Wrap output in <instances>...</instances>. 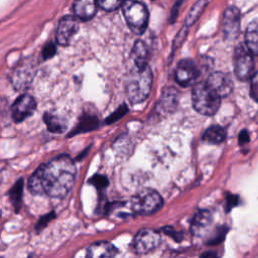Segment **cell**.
Segmentation results:
<instances>
[{"mask_svg":"<svg viewBox=\"0 0 258 258\" xmlns=\"http://www.w3.org/2000/svg\"><path fill=\"white\" fill-rule=\"evenodd\" d=\"M36 69L32 63L23 62L14 69L11 75V83L16 90H22L27 88L35 75Z\"/></svg>","mask_w":258,"mask_h":258,"instance_id":"12","label":"cell"},{"mask_svg":"<svg viewBox=\"0 0 258 258\" xmlns=\"http://www.w3.org/2000/svg\"><path fill=\"white\" fill-rule=\"evenodd\" d=\"M118 253L117 248L106 241L96 242L87 248L88 257H113Z\"/></svg>","mask_w":258,"mask_h":258,"instance_id":"16","label":"cell"},{"mask_svg":"<svg viewBox=\"0 0 258 258\" xmlns=\"http://www.w3.org/2000/svg\"><path fill=\"white\" fill-rule=\"evenodd\" d=\"M251 95L253 99L258 102V73L254 74L251 78Z\"/></svg>","mask_w":258,"mask_h":258,"instance_id":"31","label":"cell"},{"mask_svg":"<svg viewBox=\"0 0 258 258\" xmlns=\"http://www.w3.org/2000/svg\"><path fill=\"white\" fill-rule=\"evenodd\" d=\"M238 139H239V144H240L241 146H243V145H245V144H248L249 141H250V136H249L248 131H247V130H242V131L240 132V134H239Z\"/></svg>","mask_w":258,"mask_h":258,"instance_id":"35","label":"cell"},{"mask_svg":"<svg viewBox=\"0 0 258 258\" xmlns=\"http://www.w3.org/2000/svg\"><path fill=\"white\" fill-rule=\"evenodd\" d=\"M80 28L79 19L74 15H66L58 21L55 39L59 45H69L73 37L77 34Z\"/></svg>","mask_w":258,"mask_h":258,"instance_id":"8","label":"cell"},{"mask_svg":"<svg viewBox=\"0 0 258 258\" xmlns=\"http://www.w3.org/2000/svg\"><path fill=\"white\" fill-rule=\"evenodd\" d=\"M153 76L148 64L136 66L131 69L126 80V95L133 104H138L147 99L151 92Z\"/></svg>","mask_w":258,"mask_h":258,"instance_id":"2","label":"cell"},{"mask_svg":"<svg viewBox=\"0 0 258 258\" xmlns=\"http://www.w3.org/2000/svg\"><path fill=\"white\" fill-rule=\"evenodd\" d=\"M200 76V71L194 60L181 59L175 71V80L181 87H188L195 84Z\"/></svg>","mask_w":258,"mask_h":258,"instance_id":"10","label":"cell"},{"mask_svg":"<svg viewBox=\"0 0 258 258\" xmlns=\"http://www.w3.org/2000/svg\"><path fill=\"white\" fill-rule=\"evenodd\" d=\"M227 136L226 130L219 125H213L209 127L203 134V140L213 144H219L225 141Z\"/></svg>","mask_w":258,"mask_h":258,"instance_id":"20","label":"cell"},{"mask_svg":"<svg viewBox=\"0 0 258 258\" xmlns=\"http://www.w3.org/2000/svg\"><path fill=\"white\" fill-rule=\"evenodd\" d=\"M222 30L228 40H234L240 31V11L236 7H228L223 14Z\"/></svg>","mask_w":258,"mask_h":258,"instance_id":"11","label":"cell"},{"mask_svg":"<svg viewBox=\"0 0 258 258\" xmlns=\"http://www.w3.org/2000/svg\"><path fill=\"white\" fill-rule=\"evenodd\" d=\"M187 31H188V26H186L185 24L181 27V29L178 31V33L176 34V37L173 41V50L176 48V46L178 47L182 41L185 39L186 35H187Z\"/></svg>","mask_w":258,"mask_h":258,"instance_id":"30","label":"cell"},{"mask_svg":"<svg viewBox=\"0 0 258 258\" xmlns=\"http://www.w3.org/2000/svg\"><path fill=\"white\" fill-rule=\"evenodd\" d=\"M192 106L202 115H214L220 108L221 97L208 85L207 82L197 83L191 91Z\"/></svg>","mask_w":258,"mask_h":258,"instance_id":"3","label":"cell"},{"mask_svg":"<svg viewBox=\"0 0 258 258\" xmlns=\"http://www.w3.org/2000/svg\"><path fill=\"white\" fill-rule=\"evenodd\" d=\"M161 242L160 234L150 228L141 229L134 237L133 249L137 254H145L156 249Z\"/></svg>","mask_w":258,"mask_h":258,"instance_id":"7","label":"cell"},{"mask_svg":"<svg viewBox=\"0 0 258 258\" xmlns=\"http://www.w3.org/2000/svg\"><path fill=\"white\" fill-rule=\"evenodd\" d=\"M76 165L67 154H60L41 164L28 179V189L34 195L54 199L64 198L76 179Z\"/></svg>","mask_w":258,"mask_h":258,"instance_id":"1","label":"cell"},{"mask_svg":"<svg viewBox=\"0 0 258 258\" xmlns=\"http://www.w3.org/2000/svg\"><path fill=\"white\" fill-rule=\"evenodd\" d=\"M183 0H176L174 5L172 6V9H171V12H170V15H169V22L170 23H173L178 15V10L182 4Z\"/></svg>","mask_w":258,"mask_h":258,"instance_id":"32","label":"cell"},{"mask_svg":"<svg viewBox=\"0 0 258 258\" xmlns=\"http://www.w3.org/2000/svg\"><path fill=\"white\" fill-rule=\"evenodd\" d=\"M56 52V46L55 44L52 42V41H49L47 42L43 48H42V52H41V55H42V58L43 59H48L50 57H52Z\"/></svg>","mask_w":258,"mask_h":258,"instance_id":"28","label":"cell"},{"mask_svg":"<svg viewBox=\"0 0 258 258\" xmlns=\"http://www.w3.org/2000/svg\"><path fill=\"white\" fill-rule=\"evenodd\" d=\"M225 234H226V229H225V228H220V229H218V230L212 235V237L208 240L207 244H209V245H216V244L220 243V242L224 239Z\"/></svg>","mask_w":258,"mask_h":258,"instance_id":"29","label":"cell"},{"mask_svg":"<svg viewBox=\"0 0 258 258\" xmlns=\"http://www.w3.org/2000/svg\"><path fill=\"white\" fill-rule=\"evenodd\" d=\"M245 42L250 51L258 55V19L249 23L245 33Z\"/></svg>","mask_w":258,"mask_h":258,"instance_id":"18","label":"cell"},{"mask_svg":"<svg viewBox=\"0 0 258 258\" xmlns=\"http://www.w3.org/2000/svg\"><path fill=\"white\" fill-rule=\"evenodd\" d=\"M43 121L47 129L52 133H62L67 128L66 122L61 118L48 112L43 115Z\"/></svg>","mask_w":258,"mask_h":258,"instance_id":"21","label":"cell"},{"mask_svg":"<svg viewBox=\"0 0 258 258\" xmlns=\"http://www.w3.org/2000/svg\"><path fill=\"white\" fill-rule=\"evenodd\" d=\"M207 83L221 98L228 97L233 91L232 79L226 73L215 72L211 74Z\"/></svg>","mask_w":258,"mask_h":258,"instance_id":"13","label":"cell"},{"mask_svg":"<svg viewBox=\"0 0 258 258\" xmlns=\"http://www.w3.org/2000/svg\"><path fill=\"white\" fill-rule=\"evenodd\" d=\"M23 179L19 178L14 184L13 186L10 188L9 190V198L11 203L13 204L14 208L16 211L19 210L20 205H21V201H22V192H23Z\"/></svg>","mask_w":258,"mask_h":258,"instance_id":"24","label":"cell"},{"mask_svg":"<svg viewBox=\"0 0 258 258\" xmlns=\"http://www.w3.org/2000/svg\"><path fill=\"white\" fill-rule=\"evenodd\" d=\"M177 97H178V93L174 88L172 87L165 88L161 94L160 104H159L162 111H164L165 113H172L177 107V103H178Z\"/></svg>","mask_w":258,"mask_h":258,"instance_id":"17","label":"cell"},{"mask_svg":"<svg viewBox=\"0 0 258 258\" xmlns=\"http://www.w3.org/2000/svg\"><path fill=\"white\" fill-rule=\"evenodd\" d=\"M202 256H216V254H214V253H205Z\"/></svg>","mask_w":258,"mask_h":258,"instance_id":"37","label":"cell"},{"mask_svg":"<svg viewBox=\"0 0 258 258\" xmlns=\"http://www.w3.org/2000/svg\"><path fill=\"white\" fill-rule=\"evenodd\" d=\"M89 182L94 185L98 190H103L105 189L108 184H109V181H108V178L105 176V175H102V174H95L91 177V179L89 180Z\"/></svg>","mask_w":258,"mask_h":258,"instance_id":"26","label":"cell"},{"mask_svg":"<svg viewBox=\"0 0 258 258\" xmlns=\"http://www.w3.org/2000/svg\"><path fill=\"white\" fill-rule=\"evenodd\" d=\"M97 7V0H75L73 3V12L79 20L88 21L96 15Z\"/></svg>","mask_w":258,"mask_h":258,"instance_id":"14","label":"cell"},{"mask_svg":"<svg viewBox=\"0 0 258 258\" xmlns=\"http://www.w3.org/2000/svg\"><path fill=\"white\" fill-rule=\"evenodd\" d=\"M163 205L161 196L152 188H143L136 192L130 202L131 210L141 216H149L156 213Z\"/></svg>","mask_w":258,"mask_h":258,"instance_id":"5","label":"cell"},{"mask_svg":"<svg viewBox=\"0 0 258 258\" xmlns=\"http://www.w3.org/2000/svg\"><path fill=\"white\" fill-rule=\"evenodd\" d=\"M128 112V108L127 106H125L124 104L122 106H120L114 113H112L107 119H106V123L107 124H111L114 123L116 121H118L120 118H122L126 113Z\"/></svg>","mask_w":258,"mask_h":258,"instance_id":"27","label":"cell"},{"mask_svg":"<svg viewBox=\"0 0 258 258\" xmlns=\"http://www.w3.org/2000/svg\"><path fill=\"white\" fill-rule=\"evenodd\" d=\"M124 18L135 34H142L148 24V10L144 4L136 0H124L121 6Z\"/></svg>","mask_w":258,"mask_h":258,"instance_id":"4","label":"cell"},{"mask_svg":"<svg viewBox=\"0 0 258 258\" xmlns=\"http://www.w3.org/2000/svg\"><path fill=\"white\" fill-rule=\"evenodd\" d=\"M53 218H54V214H53V213H50V214H47L46 216L41 217V218L39 219L38 223L36 224V230L39 231V230H41L42 228H44V227L47 225V223H48L50 220H52Z\"/></svg>","mask_w":258,"mask_h":258,"instance_id":"33","label":"cell"},{"mask_svg":"<svg viewBox=\"0 0 258 258\" xmlns=\"http://www.w3.org/2000/svg\"><path fill=\"white\" fill-rule=\"evenodd\" d=\"M124 0H97L98 6L107 12H111L120 8Z\"/></svg>","mask_w":258,"mask_h":258,"instance_id":"25","label":"cell"},{"mask_svg":"<svg viewBox=\"0 0 258 258\" xmlns=\"http://www.w3.org/2000/svg\"><path fill=\"white\" fill-rule=\"evenodd\" d=\"M213 222V216L208 210H200L198 211L190 224V232L194 236L200 237L202 236L206 230L211 226Z\"/></svg>","mask_w":258,"mask_h":258,"instance_id":"15","label":"cell"},{"mask_svg":"<svg viewBox=\"0 0 258 258\" xmlns=\"http://www.w3.org/2000/svg\"><path fill=\"white\" fill-rule=\"evenodd\" d=\"M237 202H238V197L233 196V195H229L228 198H227V211H229L234 206H236Z\"/></svg>","mask_w":258,"mask_h":258,"instance_id":"36","label":"cell"},{"mask_svg":"<svg viewBox=\"0 0 258 258\" xmlns=\"http://www.w3.org/2000/svg\"><path fill=\"white\" fill-rule=\"evenodd\" d=\"M131 56L134 61V64L136 66L147 64V60L149 56V50L147 48V45L142 40L135 41L131 51Z\"/></svg>","mask_w":258,"mask_h":258,"instance_id":"19","label":"cell"},{"mask_svg":"<svg viewBox=\"0 0 258 258\" xmlns=\"http://www.w3.org/2000/svg\"><path fill=\"white\" fill-rule=\"evenodd\" d=\"M163 232L169 236H171L174 240L176 241H180L182 239V235L181 234H178L174 229L170 228V227H165L163 228Z\"/></svg>","mask_w":258,"mask_h":258,"instance_id":"34","label":"cell"},{"mask_svg":"<svg viewBox=\"0 0 258 258\" xmlns=\"http://www.w3.org/2000/svg\"><path fill=\"white\" fill-rule=\"evenodd\" d=\"M36 109V102L28 94L18 97L11 106V116L14 122L20 123L31 116Z\"/></svg>","mask_w":258,"mask_h":258,"instance_id":"9","label":"cell"},{"mask_svg":"<svg viewBox=\"0 0 258 258\" xmlns=\"http://www.w3.org/2000/svg\"><path fill=\"white\" fill-rule=\"evenodd\" d=\"M257 120H258V116H257Z\"/></svg>","mask_w":258,"mask_h":258,"instance_id":"38","label":"cell"},{"mask_svg":"<svg viewBox=\"0 0 258 258\" xmlns=\"http://www.w3.org/2000/svg\"><path fill=\"white\" fill-rule=\"evenodd\" d=\"M99 120L95 115L92 114H84L83 117L80 119V122L78 126L76 127L74 133L72 134H77V133H83L89 130H93L98 126Z\"/></svg>","mask_w":258,"mask_h":258,"instance_id":"23","label":"cell"},{"mask_svg":"<svg viewBox=\"0 0 258 258\" xmlns=\"http://www.w3.org/2000/svg\"><path fill=\"white\" fill-rule=\"evenodd\" d=\"M252 52L247 45L240 44L234 52V71L236 77L241 81H246L253 77L254 60Z\"/></svg>","mask_w":258,"mask_h":258,"instance_id":"6","label":"cell"},{"mask_svg":"<svg viewBox=\"0 0 258 258\" xmlns=\"http://www.w3.org/2000/svg\"><path fill=\"white\" fill-rule=\"evenodd\" d=\"M207 5H208V0H198L189 9V11L185 17L184 24L188 27L190 25H192L199 19V17L201 16L203 11L207 7Z\"/></svg>","mask_w":258,"mask_h":258,"instance_id":"22","label":"cell"}]
</instances>
